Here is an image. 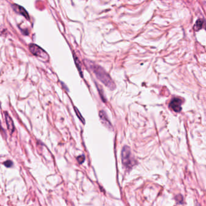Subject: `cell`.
<instances>
[{
  "label": "cell",
  "mask_w": 206,
  "mask_h": 206,
  "mask_svg": "<svg viewBox=\"0 0 206 206\" xmlns=\"http://www.w3.org/2000/svg\"><path fill=\"white\" fill-rule=\"evenodd\" d=\"M90 67L96 74L98 79L101 81L105 86L111 90H113L115 88V85L112 79L103 68L93 63H91L90 64Z\"/></svg>",
  "instance_id": "1"
},
{
  "label": "cell",
  "mask_w": 206,
  "mask_h": 206,
  "mask_svg": "<svg viewBox=\"0 0 206 206\" xmlns=\"http://www.w3.org/2000/svg\"><path fill=\"white\" fill-rule=\"evenodd\" d=\"M122 161L123 166L126 168H131L134 163L131 156V151L130 148L125 146L122 151Z\"/></svg>",
  "instance_id": "2"
},
{
  "label": "cell",
  "mask_w": 206,
  "mask_h": 206,
  "mask_svg": "<svg viewBox=\"0 0 206 206\" xmlns=\"http://www.w3.org/2000/svg\"><path fill=\"white\" fill-rule=\"evenodd\" d=\"M29 49L30 52L35 56L37 57H41L43 59H44L46 60H48L49 56L47 53L45 52L41 47L35 44H32L29 46Z\"/></svg>",
  "instance_id": "3"
},
{
  "label": "cell",
  "mask_w": 206,
  "mask_h": 206,
  "mask_svg": "<svg viewBox=\"0 0 206 206\" xmlns=\"http://www.w3.org/2000/svg\"><path fill=\"white\" fill-rule=\"evenodd\" d=\"M182 100L180 98L173 99L169 103V108L175 112H179L181 111Z\"/></svg>",
  "instance_id": "4"
},
{
  "label": "cell",
  "mask_w": 206,
  "mask_h": 206,
  "mask_svg": "<svg viewBox=\"0 0 206 206\" xmlns=\"http://www.w3.org/2000/svg\"><path fill=\"white\" fill-rule=\"evenodd\" d=\"M12 7L15 12L24 16L27 20L30 19V17L28 14V12L26 11V10L23 7L19 5L18 4H13Z\"/></svg>",
  "instance_id": "5"
},
{
  "label": "cell",
  "mask_w": 206,
  "mask_h": 206,
  "mask_svg": "<svg viewBox=\"0 0 206 206\" xmlns=\"http://www.w3.org/2000/svg\"><path fill=\"white\" fill-rule=\"evenodd\" d=\"M4 116L5 118V122L7 126V129L10 131V134H12L15 131V126L13 120L7 112H4Z\"/></svg>",
  "instance_id": "6"
},
{
  "label": "cell",
  "mask_w": 206,
  "mask_h": 206,
  "mask_svg": "<svg viewBox=\"0 0 206 206\" xmlns=\"http://www.w3.org/2000/svg\"><path fill=\"white\" fill-rule=\"evenodd\" d=\"M99 117H100V119H101L102 123L106 128H108L109 129H112V126L111 122L108 119L105 111H101L99 112Z\"/></svg>",
  "instance_id": "7"
},
{
  "label": "cell",
  "mask_w": 206,
  "mask_h": 206,
  "mask_svg": "<svg viewBox=\"0 0 206 206\" xmlns=\"http://www.w3.org/2000/svg\"><path fill=\"white\" fill-rule=\"evenodd\" d=\"M204 24V21L203 19H198L194 26V30L195 31H199L201 29Z\"/></svg>",
  "instance_id": "8"
},
{
  "label": "cell",
  "mask_w": 206,
  "mask_h": 206,
  "mask_svg": "<svg viewBox=\"0 0 206 206\" xmlns=\"http://www.w3.org/2000/svg\"><path fill=\"white\" fill-rule=\"evenodd\" d=\"M74 111H75V112H76V114L77 117L79 118V120H80L84 124H85V119H84V118L81 115V112H79V111L78 110V109H77V108H76V107H74Z\"/></svg>",
  "instance_id": "9"
},
{
  "label": "cell",
  "mask_w": 206,
  "mask_h": 206,
  "mask_svg": "<svg viewBox=\"0 0 206 206\" xmlns=\"http://www.w3.org/2000/svg\"><path fill=\"white\" fill-rule=\"evenodd\" d=\"M74 60H75L76 65V66H77V68H78V70H79V72H80V74H81V76H83L82 75V72H81V64H80V62H79V59H78V58L76 57H75V56H74Z\"/></svg>",
  "instance_id": "10"
},
{
  "label": "cell",
  "mask_w": 206,
  "mask_h": 206,
  "mask_svg": "<svg viewBox=\"0 0 206 206\" xmlns=\"http://www.w3.org/2000/svg\"><path fill=\"white\" fill-rule=\"evenodd\" d=\"M85 160V156H84V155H80V156H79L77 157V161H78V163H79V164L83 163L84 162Z\"/></svg>",
  "instance_id": "11"
},
{
  "label": "cell",
  "mask_w": 206,
  "mask_h": 206,
  "mask_svg": "<svg viewBox=\"0 0 206 206\" xmlns=\"http://www.w3.org/2000/svg\"><path fill=\"white\" fill-rule=\"evenodd\" d=\"M3 164H4L5 167H11L13 166V162H12V161H10V160H7V161H4V163H3Z\"/></svg>",
  "instance_id": "12"
}]
</instances>
